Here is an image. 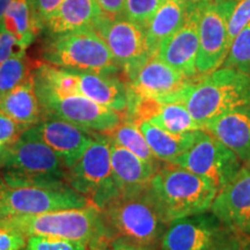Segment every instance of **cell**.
I'll list each match as a JSON object with an SVG mask.
<instances>
[{
    "mask_svg": "<svg viewBox=\"0 0 250 250\" xmlns=\"http://www.w3.org/2000/svg\"><path fill=\"white\" fill-rule=\"evenodd\" d=\"M100 212L108 245L124 239L158 250L168 226L149 186L140 191L118 193Z\"/></svg>",
    "mask_w": 250,
    "mask_h": 250,
    "instance_id": "obj_1",
    "label": "cell"
},
{
    "mask_svg": "<svg viewBox=\"0 0 250 250\" xmlns=\"http://www.w3.org/2000/svg\"><path fill=\"white\" fill-rule=\"evenodd\" d=\"M87 197L64 181H39L0 170V220L86 208Z\"/></svg>",
    "mask_w": 250,
    "mask_h": 250,
    "instance_id": "obj_2",
    "label": "cell"
},
{
    "mask_svg": "<svg viewBox=\"0 0 250 250\" xmlns=\"http://www.w3.org/2000/svg\"><path fill=\"white\" fill-rule=\"evenodd\" d=\"M170 102L186 105L193 120L204 129V125L214 118L250 105V76L235 68H218L198 78Z\"/></svg>",
    "mask_w": 250,
    "mask_h": 250,
    "instance_id": "obj_3",
    "label": "cell"
},
{
    "mask_svg": "<svg viewBox=\"0 0 250 250\" xmlns=\"http://www.w3.org/2000/svg\"><path fill=\"white\" fill-rule=\"evenodd\" d=\"M0 228L29 236H54L76 240L89 246V250H102L108 246L101 212L90 204L86 208L45 212L0 220Z\"/></svg>",
    "mask_w": 250,
    "mask_h": 250,
    "instance_id": "obj_4",
    "label": "cell"
},
{
    "mask_svg": "<svg viewBox=\"0 0 250 250\" xmlns=\"http://www.w3.org/2000/svg\"><path fill=\"white\" fill-rule=\"evenodd\" d=\"M149 190L168 224L208 212L219 192L211 181L170 164L159 168L152 177Z\"/></svg>",
    "mask_w": 250,
    "mask_h": 250,
    "instance_id": "obj_5",
    "label": "cell"
},
{
    "mask_svg": "<svg viewBox=\"0 0 250 250\" xmlns=\"http://www.w3.org/2000/svg\"><path fill=\"white\" fill-rule=\"evenodd\" d=\"M41 58L67 70L122 74L107 43L93 27L46 35L41 45Z\"/></svg>",
    "mask_w": 250,
    "mask_h": 250,
    "instance_id": "obj_6",
    "label": "cell"
},
{
    "mask_svg": "<svg viewBox=\"0 0 250 250\" xmlns=\"http://www.w3.org/2000/svg\"><path fill=\"white\" fill-rule=\"evenodd\" d=\"M65 182L99 210L118 195L112 180L110 139L107 134L95 132L79 160L67 168Z\"/></svg>",
    "mask_w": 250,
    "mask_h": 250,
    "instance_id": "obj_7",
    "label": "cell"
},
{
    "mask_svg": "<svg viewBox=\"0 0 250 250\" xmlns=\"http://www.w3.org/2000/svg\"><path fill=\"white\" fill-rule=\"evenodd\" d=\"M93 28L107 43L125 83L132 79L151 58L145 27L124 15L109 17L103 13Z\"/></svg>",
    "mask_w": 250,
    "mask_h": 250,
    "instance_id": "obj_8",
    "label": "cell"
},
{
    "mask_svg": "<svg viewBox=\"0 0 250 250\" xmlns=\"http://www.w3.org/2000/svg\"><path fill=\"white\" fill-rule=\"evenodd\" d=\"M2 170L26 179L65 182L67 167L61 156L29 127L17 142L6 147Z\"/></svg>",
    "mask_w": 250,
    "mask_h": 250,
    "instance_id": "obj_9",
    "label": "cell"
},
{
    "mask_svg": "<svg viewBox=\"0 0 250 250\" xmlns=\"http://www.w3.org/2000/svg\"><path fill=\"white\" fill-rule=\"evenodd\" d=\"M173 165L211 181L219 191L242 168L235 153L204 129L197 130L195 143Z\"/></svg>",
    "mask_w": 250,
    "mask_h": 250,
    "instance_id": "obj_10",
    "label": "cell"
},
{
    "mask_svg": "<svg viewBox=\"0 0 250 250\" xmlns=\"http://www.w3.org/2000/svg\"><path fill=\"white\" fill-rule=\"evenodd\" d=\"M199 48L196 68L199 77L208 76L223 66L229 51L226 0L198 1Z\"/></svg>",
    "mask_w": 250,
    "mask_h": 250,
    "instance_id": "obj_11",
    "label": "cell"
},
{
    "mask_svg": "<svg viewBox=\"0 0 250 250\" xmlns=\"http://www.w3.org/2000/svg\"><path fill=\"white\" fill-rule=\"evenodd\" d=\"M37 93V92H36ZM46 118H61L93 132L107 134L123 121V115L83 95L57 96L37 93Z\"/></svg>",
    "mask_w": 250,
    "mask_h": 250,
    "instance_id": "obj_12",
    "label": "cell"
},
{
    "mask_svg": "<svg viewBox=\"0 0 250 250\" xmlns=\"http://www.w3.org/2000/svg\"><path fill=\"white\" fill-rule=\"evenodd\" d=\"M226 227L212 213L189 215L170 221L160 241V250H208Z\"/></svg>",
    "mask_w": 250,
    "mask_h": 250,
    "instance_id": "obj_13",
    "label": "cell"
},
{
    "mask_svg": "<svg viewBox=\"0 0 250 250\" xmlns=\"http://www.w3.org/2000/svg\"><path fill=\"white\" fill-rule=\"evenodd\" d=\"M197 79L186 77L162 62L158 56H153L139 68L136 76L127 81V93L136 98L170 102L175 95Z\"/></svg>",
    "mask_w": 250,
    "mask_h": 250,
    "instance_id": "obj_14",
    "label": "cell"
},
{
    "mask_svg": "<svg viewBox=\"0 0 250 250\" xmlns=\"http://www.w3.org/2000/svg\"><path fill=\"white\" fill-rule=\"evenodd\" d=\"M198 1L192 6L184 23L173 35L159 46L156 56L174 70L188 78H199L196 68V59L199 48Z\"/></svg>",
    "mask_w": 250,
    "mask_h": 250,
    "instance_id": "obj_15",
    "label": "cell"
},
{
    "mask_svg": "<svg viewBox=\"0 0 250 250\" xmlns=\"http://www.w3.org/2000/svg\"><path fill=\"white\" fill-rule=\"evenodd\" d=\"M210 210L225 227L250 234V164L217 193Z\"/></svg>",
    "mask_w": 250,
    "mask_h": 250,
    "instance_id": "obj_16",
    "label": "cell"
},
{
    "mask_svg": "<svg viewBox=\"0 0 250 250\" xmlns=\"http://www.w3.org/2000/svg\"><path fill=\"white\" fill-rule=\"evenodd\" d=\"M37 136L71 168L93 142L95 132L61 118L48 117L33 126Z\"/></svg>",
    "mask_w": 250,
    "mask_h": 250,
    "instance_id": "obj_17",
    "label": "cell"
},
{
    "mask_svg": "<svg viewBox=\"0 0 250 250\" xmlns=\"http://www.w3.org/2000/svg\"><path fill=\"white\" fill-rule=\"evenodd\" d=\"M112 180L118 193L146 189L159 167L142 160L129 149L110 140Z\"/></svg>",
    "mask_w": 250,
    "mask_h": 250,
    "instance_id": "obj_18",
    "label": "cell"
},
{
    "mask_svg": "<svg viewBox=\"0 0 250 250\" xmlns=\"http://www.w3.org/2000/svg\"><path fill=\"white\" fill-rule=\"evenodd\" d=\"M204 130L226 145L245 164H250V105L221 115L204 125Z\"/></svg>",
    "mask_w": 250,
    "mask_h": 250,
    "instance_id": "obj_19",
    "label": "cell"
},
{
    "mask_svg": "<svg viewBox=\"0 0 250 250\" xmlns=\"http://www.w3.org/2000/svg\"><path fill=\"white\" fill-rule=\"evenodd\" d=\"M79 94L124 116L129 103L127 86L122 74H100L77 71Z\"/></svg>",
    "mask_w": 250,
    "mask_h": 250,
    "instance_id": "obj_20",
    "label": "cell"
},
{
    "mask_svg": "<svg viewBox=\"0 0 250 250\" xmlns=\"http://www.w3.org/2000/svg\"><path fill=\"white\" fill-rule=\"evenodd\" d=\"M0 111L26 129L45 120V111L35 89L34 74L2 96Z\"/></svg>",
    "mask_w": 250,
    "mask_h": 250,
    "instance_id": "obj_21",
    "label": "cell"
},
{
    "mask_svg": "<svg viewBox=\"0 0 250 250\" xmlns=\"http://www.w3.org/2000/svg\"><path fill=\"white\" fill-rule=\"evenodd\" d=\"M197 1L191 0H164L146 24V41L151 57L156 56L165 40L182 26L190 9Z\"/></svg>",
    "mask_w": 250,
    "mask_h": 250,
    "instance_id": "obj_22",
    "label": "cell"
},
{
    "mask_svg": "<svg viewBox=\"0 0 250 250\" xmlns=\"http://www.w3.org/2000/svg\"><path fill=\"white\" fill-rule=\"evenodd\" d=\"M103 14L96 0H64L54 14L45 21L46 35L94 27Z\"/></svg>",
    "mask_w": 250,
    "mask_h": 250,
    "instance_id": "obj_23",
    "label": "cell"
},
{
    "mask_svg": "<svg viewBox=\"0 0 250 250\" xmlns=\"http://www.w3.org/2000/svg\"><path fill=\"white\" fill-rule=\"evenodd\" d=\"M138 126L153 154L161 162L170 165L191 147L197 136V130L184 133H171L149 122H140Z\"/></svg>",
    "mask_w": 250,
    "mask_h": 250,
    "instance_id": "obj_24",
    "label": "cell"
},
{
    "mask_svg": "<svg viewBox=\"0 0 250 250\" xmlns=\"http://www.w3.org/2000/svg\"><path fill=\"white\" fill-rule=\"evenodd\" d=\"M0 24L26 49L43 33L34 18L30 0H13L6 9Z\"/></svg>",
    "mask_w": 250,
    "mask_h": 250,
    "instance_id": "obj_25",
    "label": "cell"
},
{
    "mask_svg": "<svg viewBox=\"0 0 250 250\" xmlns=\"http://www.w3.org/2000/svg\"><path fill=\"white\" fill-rule=\"evenodd\" d=\"M149 123L171 133H184L203 129L193 120L187 107L180 102H160L156 100Z\"/></svg>",
    "mask_w": 250,
    "mask_h": 250,
    "instance_id": "obj_26",
    "label": "cell"
},
{
    "mask_svg": "<svg viewBox=\"0 0 250 250\" xmlns=\"http://www.w3.org/2000/svg\"><path fill=\"white\" fill-rule=\"evenodd\" d=\"M109 139L116 143L117 145H121L122 147L129 149L134 155H137L142 160L148 162V164L154 165L160 168V160L153 154V152L149 148L145 137L140 131L138 124L133 122L123 120L120 124L107 133Z\"/></svg>",
    "mask_w": 250,
    "mask_h": 250,
    "instance_id": "obj_27",
    "label": "cell"
},
{
    "mask_svg": "<svg viewBox=\"0 0 250 250\" xmlns=\"http://www.w3.org/2000/svg\"><path fill=\"white\" fill-rule=\"evenodd\" d=\"M41 62L30 58L26 52L15 55L0 64V93L2 95L33 76Z\"/></svg>",
    "mask_w": 250,
    "mask_h": 250,
    "instance_id": "obj_28",
    "label": "cell"
},
{
    "mask_svg": "<svg viewBox=\"0 0 250 250\" xmlns=\"http://www.w3.org/2000/svg\"><path fill=\"white\" fill-rule=\"evenodd\" d=\"M223 67L235 68L250 76V22L233 40Z\"/></svg>",
    "mask_w": 250,
    "mask_h": 250,
    "instance_id": "obj_29",
    "label": "cell"
},
{
    "mask_svg": "<svg viewBox=\"0 0 250 250\" xmlns=\"http://www.w3.org/2000/svg\"><path fill=\"white\" fill-rule=\"evenodd\" d=\"M26 250H89L87 243L54 236H29Z\"/></svg>",
    "mask_w": 250,
    "mask_h": 250,
    "instance_id": "obj_30",
    "label": "cell"
},
{
    "mask_svg": "<svg viewBox=\"0 0 250 250\" xmlns=\"http://www.w3.org/2000/svg\"><path fill=\"white\" fill-rule=\"evenodd\" d=\"M164 0H124L123 14L131 21L146 27Z\"/></svg>",
    "mask_w": 250,
    "mask_h": 250,
    "instance_id": "obj_31",
    "label": "cell"
},
{
    "mask_svg": "<svg viewBox=\"0 0 250 250\" xmlns=\"http://www.w3.org/2000/svg\"><path fill=\"white\" fill-rule=\"evenodd\" d=\"M208 250H250V234L226 227Z\"/></svg>",
    "mask_w": 250,
    "mask_h": 250,
    "instance_id": "obj_32",
    "label": "cell"
},
{
    "mask_svg": "<svg viewBox=\"0 0 250 250\" xmlns=\"http://www.w3.org/2000/svg\"><path fill=\"white\" fill-rule=\"evenodd\" d=\"M27 129L0 111V145L9 146L17 142Z\"/></svg>",
    "mask_w": 250,
    "mask_h": 250,
    "instance_id": "obj_33",
    "label": "cell"
},
{
    "mask_svg": "<svg viewBox=\"0 0 250 250\" xmlns=\"http://www.w3.org/2000/svg\"><path fill=\"white\" fill-rule=\"evenodd\" d=\"M26 48L0 24V64L15 55L26 52Z\"/></svg>",
    "mask_w": 250,
    "mask_h": 250,
    "instance_id": "obj_34",
    "label": "cell"
},
{
    "mask_svg": "<svg viewBox=\"0 0 250 250\" xmlns=\"http://www.w3.org/2000/svg\"><path fill=\"white\" fill-rule=\"evenodd\" d=\"M62 1L64 0H30L34 18L42 31L45 21L55 13Z\"/></svg>",
    "mask_w": 250,
    "mask_h": 250,
    "instance_id": "obj_35",
    "label": "cell"
},
{
    "mask_svg": "<svg viewBox=\"0 0 250 250\" xmlns=\"http://www.w3.org/2000/svg\"><path fill=\"white\" fill-rule=\"evenodd\" d=\"M27 239L22 234L11 229L0 228V250H21L27 246Z\"/></svg>",
    "mask_w": 250,
    "mask_h": 250,
    "instance_id": "obj_36",
    "label": "cell"
},
{
    "mask_svg": "<svg viewBox=\"0 0 250 250\" xmlns=\"http://www.w3.org/2000/svg\"><path fill=\"white\" fill-rule=\"evenodd\" d=\"M102 12L109 17H117L123 14L124 0H96Z\"/></svg>",
    "mask_w": 250,
    "mask_h": 250,
    "instance_id": "obj_37",
    "label": "cell"
},
{
    "mask_svg": "<svg viewBox=\"0 0 250 250\" xmlns=\"http://www.w3.org/2000/svg\"><path fill=\"white\" fill-rule=\"evenodd\" d=\"M102 250H156L148 248V247H144L137 243L130 242L127 240L124 239H116L114 241H111L109 245Z\"/></svg>",
    "mask_w": 250,
    "mask_h": 250,
    "instance_id": "obj_38",
    "label": "cell"
},
{
    "mask_svg": "<svg viewBox=\"0 0 250 250\" xmlns=\"http://www.w3.org/2000/svg\"><path fill=\"white\" fill-rule=\"evenodd\" d=\"M13 0H0V21H1L2 17H4L6 9L8 8V6L12 4Z\"/></svg>",
    "mask_w": 250,
    "mask_h": 250,
    "instance_id": "obj_39",
    "label": "cell"
},
{
    "mask_svg": "<svg viewBox=\"0 0 250 250\" xmlns=\"http://www.w3.org/2000/svg\"><path fill=\"white\" fill-rule=\"evenodd\" d=\"M6 147H7V146H1V145H0V170H1L2 167H4Z\"/></svg>",
    "mask_w": 250,
    "mask_h": 250,
    "instance_id": "obj_40",
    "label": "cell"
},
{
    "mask_svg": "<svg viewBox=\"0 0 250 250\" xmlns=\"http://www.w3.org/2000/svg\"><path fill=\"white\" fill-rule=\"evenodd\" d=\"M2 96H4V95H2V94H1V93H0V103H1V100H2Z\"/></svg>",
    "mask_w": 250,
    "mask_h": 250,
    "instance_id": "obj_41",
    "label": "cell"
},
{
    "mask_svg": "<svg viewBox=\"0 0 250 250\" xmlns=\"http://www.w3.org/2000/svg\"><path fill=\"white\" fill-rule=\"evenodd\" d=\"M191 1H199V0H191Z\"/></svg>",
    "mask_w": 250,
    "mask_h": 250,
    "instance_id": "obj_42",
    "label": "cell"
},
{
    "mask_svg": "<svg viewBox=\"0 0 250 250\" xmlns=\"http://www.w3.org/2000/svg\"><path fill=\"white\" fill-rule=\"evenodd\" d=\"M21 250H26V248H24V249H21Z\"/></svg>",
    "mask_w": 250,
    "mask_h": 250,
    "instance_id": "obj_43",
    "label": "cell"
}]
</instances>
